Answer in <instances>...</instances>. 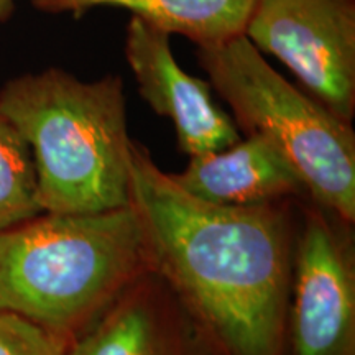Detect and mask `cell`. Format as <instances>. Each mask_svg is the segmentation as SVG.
<instances>
[{"instance_id": "7c38bea8", "label": "cell", "mask_w": 355, "mask_h": 355, "mask_svg": "<svg viewBox=\"0 0 355 355\" xmlns=\"http://www.w3.org/2000/svg\"><path fill=\"white\" fill-rule=\"evenodd\" d=\"M0 355H69V345L28 319L0 313Z\"/></svg>"}, {"instance_id": "30bf717a", "label": "cell", "mask_w": 355, "mask_h": 355, "mask_svg": "<svg viewBox=\"0 0 355 355\" xmlns=\"http://www.w3.org/2000/svg\"><path fill=\"white\" fill-rule=\"evenodd\" d=\"M38 10L83 17L92 8H123L168 35H183L198 48L242 37L255 0H32Z\"/></svg>"}, {"instance_id": "5b68a950", "label": "cell", "mask_w": 355, "mask_h": 355, "mask_svg": "<svg viewBox=\"0 0 355 355\" xmlns=\"http://www.w3.org/2000/svg\"><path fill=\"white\" fill-rule=\"evenodd\" d=\"M245 37L332 114H355V0H255Z\"/></svg>"}, {"instance_id": "7a4b0ae2", "label": "cell", "mask_w": 355, "mask_h": 355, "mask_svg": "<svg viewBox=\"0 0 355 355\" xmlns=\"http://www.w3.org/2000/svg\"><path fill=\"white\" fill-rule=\"evenodd\" d=\"M148 272L132 204L94 214L42 212L0 232V313L71 345Z\"/></svg>"}, {"instance_id": "277c9868", "label": "cell", "mask_w": 355, "mask_h": 355, "mask_svg": "<svg viewBox=\"0 0 355 355\" xmlns=\"http://www.w3.org/2000/svg\"><path fill=\"white\" fill-rule=\"evenodd\" d=\"M211 87L239 130L260 133L290 158L306 191L344 224L355 222V133L350 122L288 83L245 35L198 48Z\"/></svg>"}, {"instance_id": "4fadbf2b", "label": "cell", "mask_w": 355, "mask_h": 355, "mask_svg": "<svg viewBox=\"0 0 355 355\" xmlns=\"http://www.w3.org/2000/svg\"><path fill=\"white\" fill-rule=\"evenodd\" d=\"M13 3H15V0H0V24L12 15Z\"/></svg>"}, {"instance_id": "6da1fadb", "label": "cell", "mask_w": 355, "mask_h": 355, "mask_svg": "<svg viewBox=\"0 0 355 355\" xmlns=\"http://www.w3.org/2000/svg\"><path fill=\"white\" fill-rule=\"evenodd\" d=\"M130 204L148 270L183 306L206 355H285L293 229L279 202L217 206L133 144Z\"/></svg>"}, {"instance_id": "8fae6325", "label": "cell", "mask_w": 355, "mask_h": 355, "mask_svg": "<svg viewBox=\"0 0 355 355\" xmlns=\"http://www.w3.org/2000/svg\"><path fill=\"white\" fill-rule=\"evenodd\" d=\"M32 150L0 114V232L42 214Z\"/></svg>"}, {"instance_id": "8992f818", "label": "cell", "mask_w": 355, "mask_h": 355, "mask_svg": "<svg viewBox=\"0 0 355 355\" xmlns=\"http://www.w3.org/2000/svg\"><path fill=\"white\" fill-rule=\"evenodd\" d=\"M285 355H355L354 247L321 207L293 250Z\"/></svg>"}, {"instance_id": "3957f363", "label": "cell", "mask_w": 355, "mask_h": 355, "mask_svg": "<svg viewBox=\"0 0 355 355\" xmlns=\"http://www.w3.org/2000/svg\"><path fill=\"white\" fill-rule=\"evenodd\" d=\"M0 114L32 150L43 212L94 214L130 206L127 99L121 76L81 81L60 68L0 89Z\"/></svg>"}, {"instance_id": "9c48e42d", "label": "cell", "mask_w": 355, "mask_h": 355, "mask_svg": "<svg viewBox=\"0 0 355 355\" xmlns=\"http://www.w3.org/2000/svg\"><path fill=\"white\" fill-rule=\"evenodd\" d=\"M69 355L206 354L183 311L148 272L69 345Z\"/></svg>"}, {"instance_id": "52a82bcc", "label": "cell", "mask_w": 355, "mask_h": 355, "mask_svg": "<svg viewBox=\"0 0 355 355\" xmlns=\"http://www.w3.org/2000/svg\"><path fill=\"white\" fill-rule=\"evenodd\" d=\"M123 50L140 96L158 115L170 119L181 152L199 157L242 139L234 119L212 99L211 84L178 64L170 35L130 17Z\"/></svg>"}, {"instance_id": "ba28073f", "label": "cell", "mask_w": 355, "mask_h": 355, "mask_svg": "<svg viewBox=\"0 0 355 355\" xmlns=\"http://www.w3.org/2000/svg\"><path fill=\"white\" fill-rule=\"evenodd\" d=\"M170 176L191 196L217 206H261L308 193L290 158L260 133L220 152L189 157L186 170Z\"/></svg>"}]
</instances>
